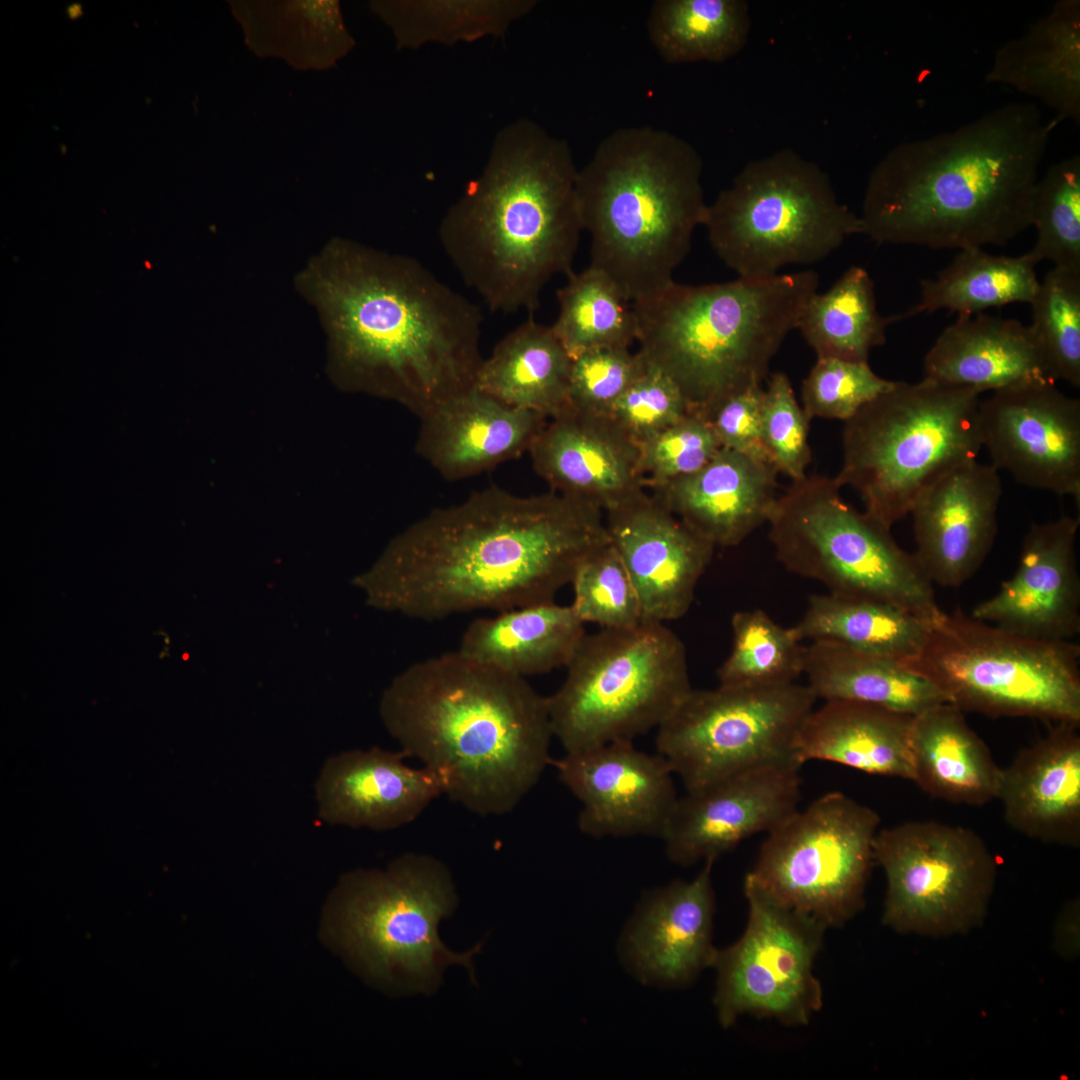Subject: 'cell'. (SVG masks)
Masks as SVG:
<instances>
[{"instance_id":"1","label":"cell","mask_w":1080,"mask_h":1080,"mask_svg":"<svg viewBox=\"0 0 1080 1080\" xmlns=\"http://www.w3.org/2000/svg\"><path fill=\"white\" fill-rule=\"evenodd\" d=\"M295 285L320 317L342 387L419 419L475 388L482 312L415 258L334 238Z\"/></svg>"},{"instance_id":"2","label":"cell","mask_w":1080,"mask_h":1080,"mask_svg":"<svg viewBox=\"0 0 1080 1080\" xmlns=\"http://www.w3.org/2000/svg\"><path fill=\"white\" fill-rule=\"evenodd\" d=\"M609 541L604 511L588 502L492 486L414 521L370 577L379 601L413 619L500 612L554 601Z\"/></svg>"},{"instance_id":"3","label":"cell","mask_w":1080,"mask_h":1080,"mask_svg":"<svg viewBox=\"0 0 1080 1080\" xmlns=\"http://www.w3.org/2000/svg\"><path fill=\"white\" fill-rule=\"evenodd\" d=\"M1058 122L1015 102L898 144L869 175L863 234L933 249L1008 243L1031 226L1038 170Z\"/></svg>"},{"instance_id":"4","label":"cell","mask_w":1080,"mask_h":1080,"mask_svg":"<svg viewBox=\"0 0 1080 1080\" xmlns=\"http://www.w3.org/2000/svg\"><path fill=\"white\" fill-rule=\"evenodd\" d=\"M388 731L478 815L511 812L551 764L546 696L526 678L459 652L413 663L386 692Z\"/></svg>"},{"instance_id":"5","label":"cell","mask_w":1080,"mask_h":1080,"mask_svg":"<svg viewBox=\"0 0 1080 1080\" xmlns=\"http://www.w3.org/2000/svg\"><path fill=\"white\" fill-rule=\"evenodd\" d=\"M568 142L521 118L495 136L487 162L443 216L441 246L491 311L537 310L569 275L583 231Z\"/></svg>"},{"instance_id":"6","label":"cell","mask_w":1080,"mask_h":1080,"mask_svg":"<svg viewBox=\"0 0 1080 1080\" xmlns=\"http://www.w3.org/2000/svg\"><path fill=\"white\" fill-rule=\"evenodd\" d=\"M697 150L651 126L619 128L578 170L590 264L632 303L673 281L708 204Z\"/></svg>"},{"instance_id":"7","label":"cell","mask_w":1080,"mask_h":1080,"mask_svg":"<svg viewBox=\"0 0 1080 1080\" xmlns=\"http://www.w3.org/2000/svg\"><path fill=\"white\" fill-rule=\"evenodd\" d=\"M818 287L810 270L696 286L673 280L632 302L638 352L708 420L728 397L761 386Z\"/></svg>"},{"instance_id":"8","label":"cell","mask_w":1080,"mask_h":1080,"mask_svg":"<svg viewBox=\"0 0 1080 1080\" xmlns=\"http://www.w3.org/2000/svg\"><path fill=\"white\" fill-rule=\"evenodd\" d=\"M980 393L923 378L894 381L844 422L839 485L891 529L919 495L982 447Z\"/></svg>"},{"instance_id":"9","label":"cell","mask_w":1080,"mask_h":1080,"mask_svg":"<svg viewBox=\"0 0 1080 1080\" xmlns=\"http://www.w3.org/2000/svg\"><path fill=\"white\" fill-rule=\"evenodd\" d=\"M566 669L546 697L565 752L633 742L657 730L693 689L682 640L659 622L586 633Z\"/></svg>"},{"instance_id":"10","label":"cell","mask_w":1080,"mask_h":1080,"mask_svg":"<svg viewBox=\"0 0 1080 1080\" xmlns=\"http://www.w3.org/2000/svg\"><path fill=\"white\" fill-rule=\"evenodd\" d=\"M836 478L812 474L777 496L767 523L778 561L830 593L886 602L932 623L942 610L915 553L845 502Z\"/></svg>"},{"instance_id":"11","label":"cell","mask_w":1080,"mask_h":1080,"mask_svg":"<svg viewBox=\"0 0 1080 1080\" xmlns=\"http://www.w3.org/2000/svg\"><path fill=\"white\" fill-rule=\"evenodd\" d=\"M447 868L435 858L406 854L385 870L344 875L326 906V932L368 975L389 985L429 990L442 971H472L480 947L458 954L438 936L439 922L456 904Z\"/></svg>"},{"instance_id":"12","label":"cell","mask_w":1080,"mask_h":1080,"mask_svg":"<svg viewBox=\"0 0 1080 1080\" xmlns=\"http://www.w3.org/2000/svg\"><path fill=\"white\" fill-rule=\"evenodd\" d=\"M1080 646L1021 636L942 611L905 666L964 713L1080 725Z\"/></svg>"},{"instance_id":"13","label":"cell","mask_w":1080,"mask_h":1080,"mask_svg":"<svg viewBox=\"0 0 1080 1080\" xmlns=\"http://www.w3.org/2000/svg\"><path fill=\"white\" fill-rule=\"evenodd\" d=\"M703 226L718 257L744 278L818 262L863 234L826 173L789 149L746 164L708 204Z\"/></svg>"},{"instance_id":"14","label":"cell","mask_w":1080,"mask_h":1080,"mask_svg":"<svg viewBox=\"0 0 1080 1080\" xmlns=\"http://www.w3.org/2000/svg\"><path fill=\"white\" fill-rule=\"evenodd\" d=\"M879 824L870 807L824 794L767 833L746 877L780 905L840 927L864 905Z\"/></svg>"},{"instance_id":"15","label":"cell","mask_w":1080,"mask_h":1080,"mask_svg":"<svg viewBox=\"0 0 1080 1080\" xmlns=\"http://www.w3.org/2000/svg\"><path fill=\"white\" fill-rule=\"evenodd\" d=\"M807 685L692 689L657 728L656 748L686 791L738 771L794 758L814 709Z\"/></svg>"},{"instance_id":"16","label":"cell","mask_w":1080,"mask_h":1080,"mask_svg":"<svg viewBox=\"0 0 1080 1080\" xmlns=\"http://www.w3.org/2000/svg\"><path fill=\"white\" fill-rule=\"evenodd\" d=\"M874 859L887 880L883 923L895 931L948 936L983 922L997 864L972 829L904 822L878 830Z\"/></svg>"},{"instance_id":"17","label":"cell","mask_w":1080,"mask_h":1080,"mask_svg":"<svg viewBox=\"0 0 1080 1080\" xmlns=\"http://www.w3.org/2000/svg\"><path fill=\"white\" fill-rule=\"evenodd\" d=\"M744 892L746 929L734 944L716 949L712 963L718 1020L728 1027L749 1014L805 1025L823 1003L813 967L826 928L780 905L747 877Z\"/></svg>"},{"instance_id":"18","label":"cell","mask_w":1080,"mask_h":1080,"mask_svg":"<svg viewBox=\"0 0 1080 1080\" xmlns=\"http://www.w3.org/2000/svg\"><path fill=\"white\" fill-rule=\"evenodd\" d=\"M982 447L1017 482L1080 503V400L1051 380L993 391L979 404Z\"/></svg>"},{"instance_id":"19","label":"cell","mask_w":1080,"mask_h":1080,"mask_svg":"<svg viewBox=\"0 0 1080 1080\" xmlns=\"http://www.w3.org/2000/svg\"><path fill=\"white\" fill-rule=\"evenodd\" d=\"M801 766L794 758L759 764L686 791L661 837L667 857L681 866L715 861L774 830L798 810Z\"/></svg>"},{"instance_id":"20","label":"cell","mask_w":1080,"mask_h":1080,"mask_svg":"<svg viewBox=\"0 0 1080 1080\" xmlns=\"http://www.w3.org/2000/svg\"><path fill=\"white\" fill-rule=\"evenodd\" d=\"M551 764L581 805L578 828L584 835L661 839L679 798L661 754L620 741L565 752Z\"/></svg>"},{"instance_id":"21","label":"cell","mask_w":1080,"mask_h":1080,"mask_svg":"<svg viewBox=\"0 0 1080 1080\" xmlns=\"http://www.w3.org/2000/svg\"><path fill=\"white\" fill-rule=\"evenodd\" d=\"M604 513L610 542L636 588L642 621L683 617L715 546L645 490Z\"/></svg>"},{"instance_id":"22","label":"cell","mask_w":1080,"mask_h":1080,"mask_svg":"<svg viewBox=\"0 0 1080 1080\" xmlns=\"http://www.w3.org/2000/svg\"><path fill=\"white\" fill-rule=\"evenodd\" d=\"M1080 520L1063 515L1033 524L1024 537L1014 575L971 616L1009 632L1041 640H1071L1080 631V579L1076 538Z\"/></svg>"},{"instance_id":"23","label":"cell","mask_w":1080,"mask_h":1080,"mask_svg":"<svg viewBox=\"0 0 1080 1080\" xmlns=\"http://www.w3.org/2000/svg\"><path fill=\"white\" fill-rule=\"evenodd\" d=\"M1001 494L998 470L973 460L919 495L909 513L914 553L933 583L958 587L979 569L996 537Z\"/></svg>"},{"instance_id":"24","label":"cell","mask_w":1080,"mask_h":1080,"mask_svg":"<svg viewBox=\"0 0 1080 1080\" xmlns=\"http://www.w3.org/2000/svg\"><path fill=\"white\" fill-rule=\"evenodd\" d=\"M529 452L535 472L552 491L604 512L645 488L639 446L608 416L568 407L545 424Z\"/></svg>"},{"instance_id":"25","label":"cell","mask_w":1080,"mask_h":1080,"mask_svg":"<svg viewBox=\"0 0 1080 1080\" xmlns=\"http://www.w3.org/2000/svg\"><path fill=\"white\" fill-rule=\"evenodd\" d=\"M713 863L705 861L690 881H673L642 897L622 939L626 963L640 980L681 986L712 966Z\"/></svg>"},{"instance_id":"26","label":"cell","mask_w":1080,"mask_h":1080,"mask_svg":"<svg viewBox=\"0 0 1080 1080\" xmlns=\"http://www.w3.org/2000/svg\"><path fill=\"white\" fill-rule=\"evenodd\" d=\"M378 747L329 757L315 784L318 816L331 825L392 830L414 821L444 794L441 776Z\"/></svg>"},{"instance_id":"27","label":"cell","mask_w":1080,"mask_h":1080,"mask_svg":"<svg viewBox=\"0 0 1080 1080\" xmlns=\"http://www.w3.org/2000/svg\"><path fill=\"white\" fill-rule=\"evenodd\" d=\"M416 453L445 480L487 472L529 451L544 416L473 388L420 418Z\"/></svg>"},{"instance_id":"28","label":"cell","mask_w":1080,"mask_h":1080,"mask_svg":"<svg viewBox=\"0 0 1080 1080\" xmlns=\"http://www.w3.org/2000/svg\"><path fill=\"white\" fill-rule=\"evenodd\" d=\"M1078 725L1055 724L1019 751L1001 775L996 799L1005 822L1044 843L1080 844V736Z\"/></svg>"},{"instance_id":"29","label":"cell","mask_w":1080,"mask_h":1080,"mask_svg":"<svg viewBox=\"0 0 1080 1080\" xmlns=\"http://www.w3.org/2000/svg\"><path fill=\"white\" fill-rule=\"evenodd\" d=\"M777 474L769 463L721 448L697 472L652 488V496L713 546L731 547L767 523Z\"/></svg>"},{"instance_id":"30","label":"cell","mask_w":1080,"mask_h":1080,"mask_svg":"<svg viewBox=\"0 0 1080 1080\" xmlns=\"http://www.w3.org/2000/svg\"><path fill=\"white\" fill-rule=\"evenodd\" d=\"M923 369V378L978 393L1051 380L1030 326L985 314L959 315L927 352Z\"/></svg>"},{"instance_id":"31","label":"cell","mask_w":1080,"mask_h":1080,"mask_svg":"<svg viewBox=\"0 0 1080 1080\" xmlns=\"http://www.w3.org/2000/svg\"><path fill=\"white\" fill-rule=\"evenodd\" d=\"M988 83L1036 98L1058 121L1080 123V1L1059 0L994 54Z\"/></svg>"},{"instance_id":"32","label":"cell","mask_w":1080,"mask_h":1080,"mask_svg":"<svg viewBox=\"0 0 1080 1080\" xmlns=\"http://www.w3.org/2000/svg\"><path fill=\"white\" fill-rule=\"evenodd\" d=\"M912 718L859 702L825 701L803 722L794 743V757L801 765L823 760L912 781Z\"/></svg>"},{"instance_id":"33","label":"cell","mask_w":1080,"mask_h":1080,"mask_svg":"<svg viewBox=\"0 0 1080 1080\" xmlns=\"http://www.w3.org/2000/svg\"><path fill=\"white\" fill-rule=\"evenodd\" d=\"M910 751L912 781L931 797L969 806L996 799L1001 768L954 705L938 704L913 716Z\"/></svg>"},{"instance_id":"34","label":"cell","mask_w":1080,"mask_h":1080,"mask_svg":"<svg viewBox=\"0 0 1080 1080\" xmlns=\"http://www.w3.org/2000/svg\"><path fill=\"white\" fill-rule=\"evenodd\" d=\"M584 626L571 605L542 602L473 620L457 650L526 678L566 667L586 634Z\"/></svg>"},{"instance_id":"35","label":"cell","mask_w":1080,"mask_h":1080,"mask_svg":"<svg viewBox=\"0 0 1080 1080\" xmlns=\"http://www.w3.org/2000/svg\"><path fill=\"white\" fill-rule=\"evenodd\" d=\"M530 318L483 359L475 388L516 408L554 418L568 407L572 358L552 326Z\"/></svg>"},{"instance_id":"36","label":"cell","mask_w":1080,"mask_h":1080,"mask_svg":"<svg viewBox=\"0 0 1080 1080\" xmlns=\"http://www.w3.org/2000/svg\"><path fill=\"white\" fill-rule=\"evenodd\" d=\"M807 686L825 701H852L915 716L948 703L929 680L897 661L842 644L813 641L806 647Z\"/></svg>"},{"instance_id":"37","label":"cell","mask_w":1080,"mask_h":1080,"mask_svg":"<svg viewBox=\"0 0 1080 1080\" xmlns=\"http://www.w3.org/2000/svg\"><path fill=\"white\" fill-rule=\"evenodd\" d=\"M929 628V622L895 605L830 592L811 596L792 627L800 641L834 642L904 665L918 656Z\"/></svg>"},{"instance_id":"38","label":"cell","mask_w":1080,"mask_h":1080,"mask_svg":"<svg viewBox=\"0 0 1080 1080\" xmlns=\"http://www.w3.org/2000/svg\"><path fill=\"white\" fill-rule=\"evenodd\" d=\"M896 319L880 315L868 272L852 266L828 291L809 298L796 328L817 358L868 362L870 351L885 343L886 327Z\"/></svg>"},{"instance_id":"39","label":"cell","mask_w":1080,"mask_h":1080,"mask_svg":"<svg viewBox=\"0 0 1080 1080\" xmlns=\"http://www.w3.org/2000/svg\"><path fill=\"white\" fill-rule=\"evenodd\" d=\"M1036 264L1028 252L1008 257L990 255L981 247L961 249L934 279L921 282L919 303L902 316L939 309L971 315L994 306L1031 303L1040 285Z\"/></svg>"},{"instance_id":"40","label":"cell","mask_w":1080,"mask_h":1080,"mask_svg":"<svg viewBox=\"0 0 1080 1080\" xmlns=\"http://www.w3.org/2000/svg\"><path fill=\"white\" fill-rule=\"evenodd\" d=\"M646 28L651 44L670 64L722 62L746 44L749 7L743 0H657Z\"/></svg>"},{"instance_id":"41","label":"cell","mask_w":1080,"mask_h":1080,"mask_svg":"<svg viewBox=\"0 0 1080 1080\" xmlns=\"http://www.w3.org/2000/svg\"><path fill=\"white\" fill-rule=\"evenodd\" d=\"M534 0L376 1L372 10L392 30L397 46L454 45L501 37L536 6Z\"/></svg>"},{"instance_id":"42","label":"cell","mask_w":1080,"mask_h":1080,"mask_svg":"<svg viewBox=\"0 0 1080 1080\" xmlns=\"http://www.w3.org/2000/svg\"><path fill=\"white\" fill-rule=\"evenodd\" d=\"M556 296L559 314L551 326L571 358L596 348H629L637 340L633 305L604 273L572 271Z\"/></svg>"},{"instance_id":"43","label":"cell","mask_w":1080,"mask_h":1080,"mask_svg":"<svg viewBox=\"0 0 1080 1080\" xmlns=\"http://www.w3.org/2000/svg\"><path fill=\"white\" fill-rule=\"evenodd\" d=\"M731 628L732 649L717 671L719 684L782 686L803 674L806 647L792 627L780 626L757 609L734 613Z\"/></svg>"},{"instance_id":"44","label":"cell","mask_w":1080,"mask_h":1080,"mask_svg":"<svg viewBox=\"0 0 1080 1080\" xmlns=\"http://www.w3.org/2000/svg\"><path fill=\"white\" fill-rule=\"evenodd\" d=\"M277 4L268 5L267 8L263 5L265 8L261 10V13L269 17V20L262 17V20H246L250 23H260L261 26H269V28H249L253 35L269 34L267 37L252 42V45L277 34L255 50H259L267 42L270 48L276 42L270 53L283 55L292 64L299 63L302 66L308 63V66H319V64L334 63L353 46V40L344 26L337 2Z\"/></svg>"},{"instance_id":"45","label":"cell","mask_w":1080,"mask_h":1080,"mask_svg":"<svg viewBox=\"0 0 1080 1080\" xmlns=\"http://www.w3.org/2000/svg\"><path fill=\"white\" fill-rule=\"evenodd\" d=\"M1030 304V328L1048 377L1079 387L1080 271L1054 267Z\"/></svg>"},{"instance_id":"46","label":"cell","mask_w":1080,"mask_h":1080,"mask_svg":"<svg viewBox=\"0 0 1080 1080\" xmlns=\"http://www.w3.org/2000/svg\"><path fill=\"white\" fill-rule=\"evenodd\" d=\"M1031 226L1037 239L1028 252L1036 263L1080 271V156L1049 166L1036 184Z\"/></svg>"},{"instance_id":"47","label":"cell","mask_w":1080,"mask_h":1080,"mask_svg":"<svg viewBox=\"0 0 1080 1080\" xmlns=\"http://www.w3.org/2000/svg\"><path fill=\"white\" fill-rule=\"evenodd\" d=\"M570 584L574 595L571 606L584 624L624 629L642 622L636 588L610 541L580 561Z\"/></svg>"},{"instance_id":"48","label":"cell","mask_w":1080,"mask_h":1080,"mask_svg":"<svg viewBox=\"0 0 1080 1080\" xmlns=\"http://www.w3.org/2000/svg\"><path fill=\"white\" fill-rule=\"evenodd\" d=\"M893 382L875 374L868 362L817 358L802 383V408L810 420L845 422Z\"/></svg>"},{"instance_id":"49","label":"cell","mask_w":1080,"mask_h":1080,"mask_svg":"<svg viewBox=\"0 0 1080 1080\" xmlns=\"http://www.w3.org/2000/svg\"><path fill=\"white\" fill-rule=\"evenodd\" d=\"M710 422L689 413L639 446V467L651 489L703 468L721 449Z\"/></svg>"},{"instance_id":"50","label":"cell","mask_w":1080,"mask_h":1080,"mask_svg":"<svg viewBox=\"0 0 1080 1080\" xmlns=\"http://www.w3.org/2000/svg\"><path fill=\"white\" fill-rule=\"evenodd\" d=\"M810 421L787 374L773 373L763 393L762 437L771 465L792 481L804 477L811 462Z\"/></svg>"},{"instance_id":"51","label":"cell","mask_w":1080,"mask_h":1080,"mask_svg":"<svg viewBox=\"0 0 1080 1080\" xmlns=\"http://www.w3.org/2000/svg\"><path fill=\"white\" fill-rule=\"evenodd\" d=\"M643 366L640 353L624 347L596 348L576 355L570 368L569 407L585 414L608 416Z\"/></svg>"},{"instance_id":"52","label":"cell","mask_w":1080,"mask_h":1080,"mask_svg":"<svg viewBox=\"0 0 1080 1080\" xmlns=\"http://www.w3.org/2000/svg\"><path fill=\"white\" fill-rule=\"evenodd\" d=\"M689 413L686 399L672 378L644 360L642 371L608 417L640 446Z\"/></svg>"},{"instance_id":"53","label":"cell","mask_w":1080,"mask_h":1080,"mask_svg":"<svg viewBox=\"0 0 1080 1080\" xmlns=\"http://www.w3.org/2000/svg\"><path fill=\"white\" fill-rule=\"evenodd\" d=\"M763 393L755 386L728 397L708 421L722 448L771 464L762 437Z\"/></svg>"},{"instance_id":"54","label":"cell","mask_w":1080,"mask_h":1080,"mask_svg":"<svg viewBox=\"0 0 1080 1080\" xmlns=\"http://www.w3.org/2000/svg\"><path fill=\"white\" fill-rule=\"evenodd\" d=\"M1079 899H1072L1063 907L1055 927V949L1068 959L1079 953Z\"/></svg>"}]
</instances>
